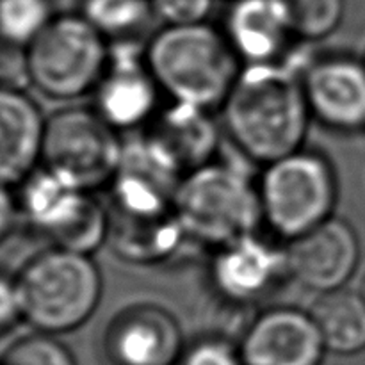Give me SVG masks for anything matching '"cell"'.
Returning a JSON list of instances; mask_svg holds the SVG:
<instances>
[{
  "instance_id": "cell-15",
  "label": "cell",
  "mask_w": 365,
  "mask_h": 365,
  "mask_svg": "<svg viewBox=\"0 0 365 365\" xmlns=\"http://www.w3.org/2000/svg\"><path fill=\"white\" fill-rule=\"evenodd\" d=\"M239 351L245 365H321L328 349L310 310L271 307L253 317Z\"/></svg>"
},
{
  "instance_id": "cell-8",
  "label": "cell",
  "mask_w": 365,
  "mask_h": 365,
  "mask_svg": "<svg viewBox=\"0 0 365 365\" xmlns=\"http://www.w3.org/2000/svg\"><path fill=\"white\" fill-rule=\"evenodd\" d=\"M123 141L95 109L66 107L45 121L41 159L86 191L109 185L120 166Z\"/></svg>"
},
{
  "instance_id": "cell-22",
  "label": "cell",
  "mask_w": 365,
  "mask_h": 365,
  "mask_svg": "<svg viewBox=\"0 0 365 365\" xmlns=\"http://www.w3.org/2000/svg\"><path fill=\"white\" fill-rule=\"evenodd\" d=\"M50 0H0V38L29 46L52 21Z\"/></svg>"
},
{
  "instance_id": "cell-24",
  "label": "cell",
  "mask_w": 365,
  "mask_h": 365,
  "mask_svg": "<svg viewBox=\"0 0 365 365\" xmlns=\"http://www.w3.org/2000/svg\"><path fill=\"white\" fill-rule=\"evenodd\" d=\"M0 365H77L70 349L53 335L36 331L11 344Z\"/></svg>"
},
{
  "instance_id": "cell-10",
  "label": "cell",
  "mask_w": 365,
  "mask_h": 365,
  "mask_svg": "<svg viewBox=\"0 0 365 365\" xmlns=\"http://www.w3.org/2000/svg\"><path fill=\"white\" fill-rule=\"evenodd\" d=\"M139 39L109 43V63L95 88L93 109L114 130L148 127L159 113L160 88L146 64Z\"/></svg>"
},
{
  "instance_id": "cell-2",
  "label": "cell",
  "mask_w": 365,
  "mask_h": 365,
  "mask_svg": "<svg viewBox=\"0 0 365 365\" xmlns=\"http://www.w3.org/2000/svg\"><path fill=\"white\" fill-rule=\"evenodd\" d=\"M145 56L171 102L210 110L223 106L242 70L225 32L209 24L166 25L148 39Z\"/></svg>"
},
{
  "instance_id": "cell-21",
  "label": "cell",
  "mask_w": 365,
  "mask_h": 365,
  "mask_svg": "<svg viewBox=\"0 0 365 365\" xmlns=\"http://www.w3.org/2000/svg\"><path fill=\"white\" fill-rule=\"evenodd\" d=\"M81 14L109 43L138 39L153 18L150 0H82Z\"/></svg>"
},
{
  "instance_id": "cell-30",
  "label": "cell",
  "mask_w": 365,
  "mask_h": 365,
  "mask_svg": "<svg viewBox=\"0 0 365 365\" xmlns=\"http://www.w3.org/2000/svg\"><path fill=\"white\" fill-rule=\"evenodd\" d=\"M364 61H365V57H364Z\"/></svg>"
},
{
  "instance_id": "cell-19",
  "label": "cell",
  "mask_w": 365,
  "mask_h": 365,
  "mask_svg": "<svg viewBox=\"0 0 365 365\" xmlns=\"http://www.w3.org/2000/svg\"><path fill=\"white\" fill-rule=\"evenodd\" d=\"M109 245L118 259L132 264H160L178 255L185 242H191L178 221L170 212L157 217H130L109 212Z\"/></svg>"
},
{
  "instance_id": "cell-4",
  "label": "cell",
  "mask_w": 365,
  "mask_h": 365,
  "mask_svg": "<svg viewBox=\"0 0 365 365\" xmlns=\"http://www.w3.org/2000/svg\"><path fill=\"white\" fill-rule=\"evenodd\" d=\"M21 317L43 334L81 328L102 299V274L91 255L52 248L32 257L16 278Z\"/></svg>"
},
{
  "instance_id": "cell-17",
  "label": "cell",
  "mask_w": 365,
  "mask_h": 365,
  "mask_svg": "<svg viewBox=\"0 0 365 365\" xmlns=\"http://www.w3.org/2000/svg\"><path fill=\"white\" fill-rule=\"evenodd\" d=\"M146 134L171 157L182 173L212 163L220 150V125L210 109L171 102L159 109Z\"/></svg>"
},
{
  "instance_id": "cell-29",
  "label": "cell",
  "mask_w": 365,
  "mask_h": 365,
  "mask_svg": "<svg viewBox=\"0 0 365 365\" xmlns=\"http://www.w3.org/2000/svg\"><path fill=\"white\" fill-rule=\"evenodd\" d=\"M360 294L364 296V299H365V278H364V284H362V289H360Z\"/></svg>"
},
{
  "instance_id": "cell-26",
  "label": "cell",
  "mask_w": 365,
  "mask_h": 365,
  "mask_svg": "<svg viewBox=\"0 0 365 365\" xmlns=\"http://www.w3.org/2000/svg\"><path fill=\"white\" fill-rule=\"evenodd\" d=\"M153 18L166 25L205 24L214 0H150Z\"/></svg>"
},
{
  "instance_id": "cell-11",
  "label": "cell",
  "mask_w": 365,
  "mask_h": 365,
  "mask_svg": "<svg viewBox=\"0 0 365 365\" xmlns=\"http://www.w3.org/2000/svg\"><path fill=\"white\" fill-rule=\"evenodd\" d=\"M110 365H178L184 331L177 317L157 303H132L114 314L102 337Z\"/></svg>"
},
{
  "instance_id": "cell-20",
  "label": "cell",
  "mask_w": 365,
  "mask_h": 365,
  "mask_svg": "<svg viewBox=\"0 0 365 365\" xmlns=\"http://www.w3.org/2000/svg\"><path fill=\"white\" fill-rule=\"evenodd\" d=\"M328 351L355 355L365 349V299L349 289L319 294L310 309Z\"/></svg>"
},
{
  "instance_id": "cell-28",
  "label": "cell",
  "mask_w": 365,
  "mask_h": 365,
  "mask_svg": "<svg viewBox=\"0 0 365 365\" xmlns=\"http://www.w3.org/2000/svg\"><path fill=\"white\" fill-rule=\"evenodd\" d=\"M18 214H20V205L14 196L7 191V185L0 184V242L11 234Z\"/></svg>"
},
{
  "instance_id": "cell-13",
  "label": "cell",
  "mask_w": 365,
  "mask_h": 365,
  "mask_svg": "<svg viewBox=\"0 0 365 365\" xmlns=\"http://www.w3.org/2000/svg\"><path fill=\"white\" fill-rule=\"evenodd\" d=\"M209 277L221 298L250 305L273 294L291 274L285 248L250 234L214 250Z\"/></svg>"
},
{
  "instance_id": "cell-18",
  "label": "cell",
  "mask_w": 365,
  "mask_h": 365,
  "mask_svg": "<svg viewBox=\"0 0 365 365\" xmlns=\"http://www.w3.org/2000/svg\"><path fill=\"white\" fill-rule=\"evenodd\" d=\"M45 121L31 96L0 86V184H21L36 170Z\"/></svg>"
},
{
  "instance_id": "cell-6",
  "label": "cell",
  "mask_w": 365,
  "mask_h": 365,
  "mask_svg": "<svg viewBox=\"0 0 365 365\" xmlns=\"http://www.w3.org/2000/svg\"><path fill=\"white\" fill-rule=\"evenodd\" d=\"M109 63V41L82 16H53L25 50V71L38 91L75 100L95 91Z\"/></svg>"
},
{
  "instance_id": "cell-5",
  "label": "cell",
  "mask_w": 365,
  "mask_h": 365,
  "mask_svg": "<svg viewBox=\"0 0 365 365\" xmlns=\"http://www.w3.org/2000/svg\"><path fill=\"white\" fill-rule=\"evenodd\" d=\"M259 196L264 223L289 242L334 217L337 173L327 155L302 148L266 164Z\"/></svg>"
},
{
  "instance_id": "cell-12",
  "label": "cell",
  "mask_w": 365,
  "mask_h": 365,
  "mask_svg": "<svg viewBox=\"0 0 365 365\" xmlns=\"http://www.w3.org/2000/svg\"><path fill=\"white\" fill-rule=\"evenodd\" d=\"M310 116L330 130L365 128V61L348 53L310 57L302 73Z\"/></svg>"
},
{
  "instance_id": "cell-7",
  "label": "cell",
  "mask_w": 365,
  "mask_h": 365,
  "mask_svg": "<svg viewBox=\"0 0 365 365\" xmlns=\"http://www.w3.org/2000/svg\"><path fill=\"white\" fill-rule=\"evenodd\" d=\"M20 212L53 246L93 255L109 241L110 216L89 191L61 171L43 166L21 182Z\"/></svg>"
},
{
  "instance_id": "cell-14",
  "label": "cell",
  "mask_w": 365,
  "mask_h": 365,
  "mask_svg": "<svg viewBox=\"0 0 365 365\" xmlns=\"http://www.w3.org/2000/svg\"><path fill=\"white\" fill-rule=\"evenodd\" d=\"M289 274L317 294L344 289L360 262L355 228L334 216L285 246Z\"/></svg>"
},
{
  "instance_id": "cell-9",
  "label": "cell",
  "mask_w": 365,
  "mask_h": 365,
  "mask_svg": "<svg viewBox=\"0 0 365 365\" xmlns=\"http://www.w3.org/2000/svg\"><path fill=\"white\" fill-rule=\"evenodd\" d=\"M184 173L150 138L123 143L120 166L110 180V212L130 217H157L175 210V196Z\"/></svg>"
},
{
  "instance_id": "cell-27",
  "label": "cell",
  "mask_w": 365,
  "mask_h": 365,
  "mask_svg": "<svg viewBox=\"0 0 365 365\" xmlns=\"http://www.w3.org/2000/svg\"><path fill=\"white\" fill-rule=\"evenodd\" d=\"M21 317L20 296L16 280H11L0 273V334L7 331Z\"/></svg>"
},
{
  "instance_id": "cell-3",
  "label": "cell",
  "mask_w": 365,
  "mask_h": 365,
  "mask_svg": "<svg viewBox=\"0 0 365 365\" xmlns=\"http://www.w3.org/2000/svg\"><path fill=\"white\" fill-rule=\"evenodd\" d=\"M175 214L189 241L220 248L264 223L259 184L234 163L214 159L184 175Z\"/></svg>"
},
{
  "instance_id": "cell-25",
  "label": "cell",
  "mask_w": 365,
  "mask_h": 365,
  "mask_svg": "<svg viewBox=\"0 0 365 365\" xmlns=\"http://www.w3.org/2000/svg\"><path fill=\"white\" fill-rule=\"evenodd\" d=\"M178 365H245V362L239 346L220 335H210L187 346Z\"/></svg>"
},
{
  "instance_id": "cell-23",
  "label": "cell",
  "mask_w": 365,
  "mask_h": 365,
  "mask_svg": "<svg viewBox=\"0 0 365 365\" xmlns=\"http://www.w3.org/2000/svg\"><path fill=\"white\" fill-rule=\"evenodd\" d=\"M296 36L305 43L328 38L341 27L346 0H282Z\"/></svg>"
},
{
  "instance_id": "cell-16",
  "label": "cell",
  "mask_w": 365,
  "mask_h": 365,
  "mask_svg": "<svg viewBox=\"0 0 365 365\" xmlns=\"http://www.w3.org/2000/svg\"><path fill=\"white\" fill-rule=\"evenodd\" d=\"M223 32L242 66L284 64L305 52L282 0H234Z\"/></svg>"
},
{
  "instance_id": "cell-1",
  "label": "cell",
  "mask_w": 365,
  "mask_h": 365,
  "mask_svg": "<svg viewBox=\"0 0 365 365\" xmlns=\"http://www.w3.org/2000/svg\"><path fill=\"white\" fill-rule=\"evenodd\" d=\"M309 56L242 66L220 109L225 132L246 159L266 166L303 148L312 118L302 82Z\"/></svg>"
}]
</instances>
